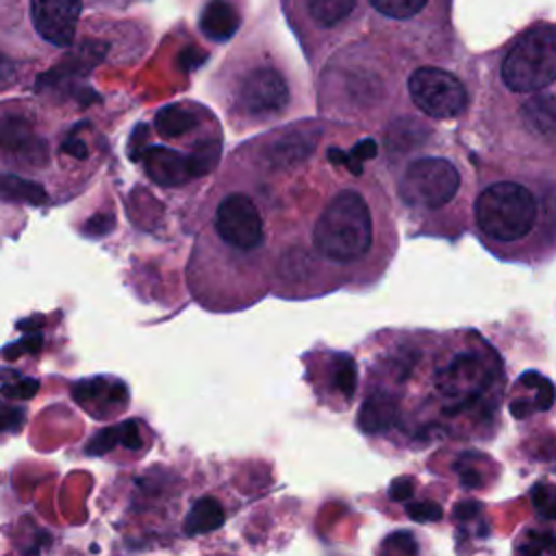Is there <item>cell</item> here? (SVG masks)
<instances>
[{
	"label": "cell",
	"mask_w": 556,
	"mask_h": 556,
	"mask_svg": "<svg viewBox=\"0 0 556 556\" xmlns=\"http://www.w3.org/2000/svg\"><path fill=\"white\" fill-rule=\"evenodd\" d=\"M556 217V189L528 178H493L473 198V228L484 245L513 254Z\"/></svg>",
	"instance_id": "obj_1"
},
{
	"label": "cell",
	"mask_w": 556,
	"mask_h": 556,
	"mask_svg": "<svg viewBox=\"0 0 556 556\" xmlns=\"http://www.w3.org/2000/svg\"><path fill=\"white\" fill-rule=\"evenodd\" d=\"M378 235L371 200L358 187L334 191L311 226V256L334 269H352L369 258Z\"/></svg>",
	"instance_id": "obj_2"
},
{
	"label": "cell",
	"mask_w": 556,
	"mask_h": 556,
	"mask_svg": "<svg viewBox=\"0 0 556 556\" xmlns=\"http://www.w3.org/2000/svg\"><path fill=\"white\" fill-rule=\"evenodd\" d=\"M497 358L484 345H458L434 369V389L443 400V413L458 417L489 400L497 380Z\"/></svg>",
	"instance_id": "obj_3"
},
{
	"label": "cell",
	"mask_w": 556,
	"mask_h": 556,
	"mask_svg": "<svg viewBox=\"0 0 556 556\" xmlns=\"http://www.w3.org/2000/svg\"><path fill=\"white\" fill-rule=\"evenodd\" d=\"M463 167L454 156L424 152L406 161L397 178V195L413 215L432 217L450 208L463 191Z\"/></svg>",
	"instance_id": "obj_4"
},
{
	"label": "cell",
	"mask_w": 556,
	"mask_h": 556,
	"mask_svg": "<svg viewBox=\"0 0 556 556\" xmlns=\"http://www.w3.org/2000/svg\"><path fill=\"white\" fill-rule=\"evenodd\" d=\"M211 235L235 261H252L265 248L267 224L258 198L250 191H226L211 211Z\"/></svg>",
	"instance_id": "obj_5"
},
{
	"label": "cell",
	"mask_w": 556,
	"mask_h": 556,
	"mask_svg": "<svg viewBox=\"0 0 556 556\" xmlns=\"http://www.w3.org/2000/svg\"><path fill=\"white\" fill-rule=\"evenodd\" d=\"M502 80L515 93H534L556 80V26L528 28L502 61Z\"/></svg>",
	"instance_id": "obj_6"
},
{
	"label": "cell",
	"mask_w": 556,
	"mask_h": 556,
	"mask_svg": "<svg viewBox=\"0 0 556 556\" xmlns=\"http://www.w3.org/2000/svg\"><path fill=\"white\" fill-rule=\"evenodd\" d=\"M408 96L424 115L434 119H452L467 109L465 85L441 67L415 70L408 78Z\"/></svg>",
	"instance_id": "obj_7"
},
{
	"label": "cell",
	"mask_w": 556,
	"mask_h": 556,
	"mask_svg": "<svg viewBox=\"0 0 556 556\" xmlns=\"http://www.w3.org/2000/svg\"><path fill=\"white\" fill-rule=\"evenodd\" d=\"M289 104V85L274 67H254L235 91V109L252 124L278 117Z\"/></svg>",
	"instance_id": "obj_8"
},
{
	"label": "cell",
	"mask_w": 556,
	"mask_h": 556,
	"mask_svg": "<svg viewBox=\"0 0 556 556\" xmlns=\"http://www.w3.org/2000/svg\"><path fill=\"white\" fill-rule=\"evenodd\" d=\"M80 7V0H33L30 17L46 41L67 46L76 35Z\"/></svg>",
	"instance_id": "obj_9"
},
{
	"label": "cell",
	"mask_w": 556,
	"mask_h": 556,
	"mask_svg": "<svg viewBox=\"0 0 556 556\" xmlns=\"http://www.w3.org/2000/svg\"><path fill=\"white\" fill-rule=\"evenodd\" d=\"M200 28L208 39L226 41L239 28V11L230 0H211L200 15Z\"/></svg>",
	"instance_id": "obj_10"
},
{
	"label": "cell",
	"mask_w": 556,
	"mask_h": 556,
	"mask_svg": "<svg viewBox=\"0 0 556 556\" xmlns=\"http://www.w3.org/2000/svg\"><path fill=\"white\" fill-rule=\"evenodd\" d=\"M306 4H308L311 17L317 24L334 26L352 13L356 0H306Z\"/></svg>",
	"instance_id": "obj_11"
},
{
	"label": "cell",
	"mask_w": 556,
	"mask_h": 556,
	"mask_svg": "<svg viewBox=\"0 0 556 556\" xmlns=\"http://www.w3.org/2000/svg\"><path fill=\"white\" fill-rule=\"evenodd\" d=\"M380 13L389 17H410L415 15L428 0H369Z\"/></svg>",
	"instance_id": "obj_12"
},
{
	"label": "cell",
	"mask_w": 556,
	"mask_h": 556,
	"mask_svg": "<svg viewBox=\"0 0 556 556\" xmlns=\"http://www.w3.org/2000/svg\"><path fill=\"white\" fill-rule=\"evenodd\" d=\"M13 78H15V67H13L11 59L0 52V89L9 87L13 83Z\"/></svg>",
	"instance_id": "obj_13"
}]
</instances>
